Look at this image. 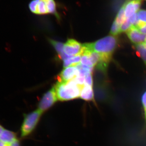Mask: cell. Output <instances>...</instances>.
<instances>
[{
	"mask_svg": "<svg viewBox=\"0 0 146 146\" xmlns=\"http://www.w3.org/2000/svg\"><path fill=\"white\" fill-rule=\"evenodd\" d=\"M50 43L51 44L53 47L54 48L56 52L58 54V58L62 59L63 61L68 58L73 57L74 56H70L66 54L64 52V46L63 43L61 42H57L56 41L49 39Z\"/></svg>",
	"mask_w": 146,
	"mask_h": 146,
	"instance_id": "8fae6325",
	"label": "cell"
},
{
	"mask_svg": "<svg viewBox=\"0 0 146 146\" xmlns=\"http://www.w3.org/2000/svg\"><path fill=\"white\" fill-rule=\"evenodd\" d=\"M84 86L79 85L73 79L67 82L58 81L54 87L58 100L67 101L80 98Z\"/></svg>",
	"mask_w": 146,
	"mask_h": 146,
	"instance_id": "7a4b0ae2",
	"label": "cell"
},
{
	"mask_svg": "<svg viewBox=\"0 0 146 146\" xmlns=\"http://www.w3.org/2000/svg\"><path fill=\"white\" fill-rule=\"evenodd\" d=\"M4 128L3 127L2 125H1L0 124V135H1V133L3 131V130L4 129Z\"/></svg>",
	"mask_w": 146,
	"mask_h": 146,
	"instance_id": "d4e9b609",
	"label": "cell"
},
{
	"mask_svg": "<svg viewBox=\"0 0 146 146\" xmlns=\"http://www.w3.org/2000/svg\"><path fill=\"white\" fill-rule=\"evenodd\" d=\"M144 118L145 120V127H146V110H143Z\"/></svg>",
	"mask_w": 146,
	"mask_h": 146,
	"instance_id": "cb8c5ba5",
	"label": "cell"
},
{
	"mask_svg": "<svg viewBox=\"0 0 146 146\" xmlns=\"http://www.w3.org/2000/svg\"><path fill=\"white\" fill-rule=\"evenodd\" d=\"M64 51L66 54L70 56L82 55L83 45L74 39H68L64 44Z\"/></svg>",
	"mask_w": 146,
	"mask_h": 146,
	"instance_id": "52a82bcc",
	"label": "cell"
},
{
	"mask_svg": "<svg viewBox=\"0 0 146 146\" xmlns=\"http://www.w3.org/2000/svg\"><path fill=\"white\" fill-rule=\"evenodd\" d=\"M87 101H94V94L92 86L84 85L82 89L80 97Z\"/></svg>",
	"mask_w": 146,
	"mask_h": 146,
	"instance_id": "4fadbf2b",
	"label": "cell"
},
{
	"mask_svg": "<svg viewBox=\"0 0 146 146\" xmlns=\"http://www.w3.org/2000/svg\"><path fill=\"white\" fill-rule=\"evenodd\" d=\"M84 85L93 86V81L92 73H89L85 76Z\"/></svg>",
	"mask_w": 146,
	"mask_h": 146,
	"instance_id": "d6986e66",
	"label": "cell"
},
{
	"mask_svg": "<svg viewBox=\"0 0 146 146\" xmlns=\"http://www.w3.org/2000/svg\"><path fill=\"white\" fill-rule=\"evenodd\" d=\"M143 44L144 45V46H145V47L146 48V39L145 40V42L143 43Z\"/></svg>",
	"mask_w": 146,
	"mask_h": 146,
	"instance_id": "484cf974",
	"label": "cell"
},
{
	"mask_svg": "<svg viewBox=\"0 0 146 146\" xmlns=\"http://www.w3.org/2000/svg\"><path fill=\"white\" fill-rule=\"evenodd\" d=\"M136 53L143 60L146 67V48L143 44L135 45L134 46Z\"/></svg>",
	"mask_w": 146,
	"mask_h": 146,
	"instance_id": "9a60e30c",
	"label": "cell"
},
{
	"mask_svg": "<svg viewBox=\"0 0 146 146\" xmlns=\"http://www.w3.org/2000/svg\"><path fill=\"white\" fill-rule=\"evenodd\" d=\"M11 144L4 143L0 141V146H11Z\"/></svg>",
	"mask_w": 146,
	"mask_h": 146,
	"instance_id": "603a6c76",
	"label": "cell"
},
{
	"mask_svg": "<svg viewBox=\"0 0 146 146\" xmlns=\"http://www.w3.org/2000/svg\"><path fill=\"white\" fill-rule=\"evenodd\" d=\"M120 28L121 26L114 21L110 29V34L113 36H117L118 34L121 33Z\"/></svg>",
	"mask_w": 146,
	"mask_h": 146,
	"instance_id": "e0dca14e",
	"label": "cell"
},
{
	"mask_svg": "<svg viewBox=\"0 0 146 146\" xmlns=\"http://www.w3.org/2000/svg\"><path fill=\"white\" fill-rule=\"evenodd\" d=\"M137 28L143 34L146 35V23L139 21L137 25Z\"/></svg>",
	"mask_w": 146,
	"mask_h": 146,
	"instance_id": "44dd1931",
	"label": "cell"
},
{
	"mask_svg": "<svg viewBox=\"0 0 146 146\" xmlns=\"http://www.w3.org/2000/svg\"><path fill=\"white\" fill-rule=\"evenodd\" d=\"M28 7L32 13L36 15L52 14L60 19L58 11V5L55 0H31L29 3Z\"/></svg>",
	"mask_w": 146,
	"mask_h": 146,
	"instance_id": "3957f363",
	"label": "cell"
},
{
	"mask_svg": "<svg viewBox=\"0 0 146 146\" xmlns=\"http://www.w3.org/2000/svg\"><path fill=\"white\" fill-rule=\"evenodd\" d=\"M125 3H124V4L123 5L122 7L120 9L115 20V22H116L119 25L121 26L122 24L127 19L125 17Z\"/></svg>",
	"mask_w": 146,
	"mask_h": 146,
	"instance_id": "2e32d148",
	"label": "cell"
},
{
	"mask_svg": "<svg viewBox=\"0 0 146 146\" xmlns=\"http://www.w3.org/2000/svg\"><path fill=\"white\" fill-rule=\"evenodd\" d=\"M11 146H21L20 141L18 139L15 142L11 143Z\"/></svg>",
	"mask_w": 146,
	"mask_h": 146,
	"instance_id": "7402d4cb",
	"label": "cell"
},
{
	"mask_svg": "<svg viewBox=\"0 0 146 146\" xmlns=\"http://www.w3.org/2000/svg\"><path fill=\"white\" fill-rule=\"evenodd\" d=\"M81 55H78L68 58L63 61V66L64 68L71 66H76L80 63Z\"/></svg>",
	"mask_w": 146,
	"mask_h": 146,
	"instance_id": "5bb4252c",
	"label": "cell"
},
{
	"mask_svg": "<svg viewBox=\"0 0 146 146\" xmlns=\"http://www.w3.org/2000/svg\"><path fill=\"white\" fill-rule=\"evenodd\" d=\"M126 33L131 42L135 45L143 44L145 41L146 35L142 33L135 26H132Z\"/></svg>",
	"mask_w": 146,
	"mask_h": 146,
	"instance_id": "ba28073f",
	"label": "cell"
},
{
	"mask_svg": "<svg viewBox=\"0 0 146 146\" xmlns=\"http://www.w3.org/2000/svg\"><path fill=\"white\" fill-rule=\"evenodd\" d=\"M42 113L39 110L27 114H24V120L21 127V136L22 138L27 137L36 128Z\"/></svg>",
	"mask_w": 146,
	"mask_h": 146,
	"instance_id": "277c9868",
	"label": "cell"
},
{
	"mask_svg": "<svg viewBox=\"0 0 146 146\" xmlns=\"http://www.w3.org/2000/svg\"><path fill=\"white\" fill-rule=\"evenodd\" d=\"M137 15L139 21L146 23V10L138 11L137 12Z\"/></svg>",
	"mask_w": 146,
	"mask_h": 146,
	"instance_id": "ffe728a7",
	"label": "cell"
},
{
	"mask_svg": "<svg viewBox=\"0 0 146 146\" xmlns=\"http://www.w3.org/2000/svg\"><path fill=\"white\" fill-rule=\"evenodd\" d=\"M96 95L100 101L103 102L110 101L112 95L107 82L103 81L97 84L96 87Z\"/></svg>",
	"mask_w": 146,
	"mask_h": 146,
	"instance_id": "8992f818",
	"label": "cell"
},
{
	"mask_svg": "<svg viewBox=\"0 0 146 146\" xmlns=\"http://www.w3.org/2000/svg\"><path fill=\"white\" fill-rule=\"evenodd\" d=\"M132 26V25L131 23L127 19L126 21L121 25L120 32H121V33L125 32H127L130 29Z\"/></svg>",
	"mask_w": 146,
	"mask_h": 146,
	"instance_id": "ac0fdd59",
	"label": "cell"
},
{
	"mask_svg": "<svg viewBox=\"0 0 146 146\" xmlns=\"http://www.w3.org/2000/svg\"><path fill=\"white\" fill-rule=\"evenodd\" d=\"M143 0H127L125 3V15L127 19L137 13Z\"/></svg>",
	"mask_w": 146,
	"mask_h": 146,
	"instance_id": "30bf717a",
	"label": "cell"
},
{
	"mask_svg": "<svg viewBox=\"0 0 146 146\" xmlns=\"http://www.w3.org/2000/svg\"><path fill=\"white\" fill-rule=\"evenodd\" d=\"M58 100L54 87L44 94L38 104V110L42 113L51 108Z\"/></svg>",
	"mask_w": 146,
	"mask_h": 146,
	"instance_id": "5b68a950",
	"label": "cell"
},
{
	"mask_svg": "<svg viewBox=\"0 0 146 146\" xmlns=\"http://www.w3.org/2000/svg\"><path fill=\"white\" fill-rule=\"evenodd\" d=\"M17 140L18 139L16 133L5 129L0 135V141L4 143L11 144Z\"/></svg>",
	"mask_w": 146,
	"mask_h": 146,
	"instance_id": "7c38bea8",
	"label": "cell"
},
{
	"mask_svg": "<svg viewBox=\"0 0 146 146\" xmlns=\"http://www.w3.org/2000/svg\"><path fill=\"white\" fill-rule=\"evenodd\" d=\"M145 1H146V0H145Z\"/></svg>",
	"mask_w": 146,
	"mask_h": 146,
	"instance_id": "4316f807",
	"label": "cell"
},
{
	"mask_svg": "<svg viewBox=\"0 0 146 146\" xmlns=\"http://www.w3.org/2000/svg\"><path fill=\"white\" fill-rule=\"evenodd\" d=\"M119 40L117 36L108 35L97 40L94 43H85L84 45L90 50L100 54L112 59V55L117 49Z\"/></svg>",
	"mask_w": 146,
	"mask_h": 146,
	"instance_id": "6da1fadb",
	"label": "cell"
},
{
	"mask_svg": "<svg viewBox=\"0 0 146 146\" xmlns=\"http://www.w3.org/2000/svg\"><path fill=\"white\" fill-rule=\"evenodd\" d=\"M79 74V72L76 66L65 68L58 76V81L67 82L75 78Z\"/></svg>",
	"mask_w": 146,
	"mask_h": 146,
	"instance_id": "9c48e42d",
	"label": "cell"
}]
</instances>
